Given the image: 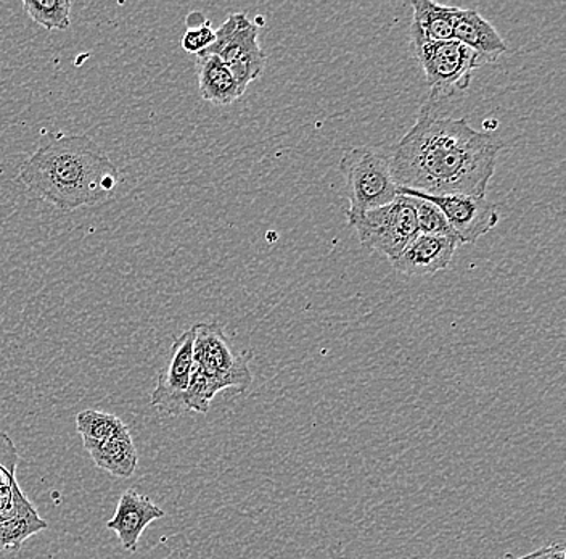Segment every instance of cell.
I'll use <instances>...</instances> for the list:
<instances>
[{
    "label": "cell",
    "instance_id": "obj_1",
    "mask_svg": "<svg viewBox=\"0 0 566 559\" xmlns=\"http://www.w3.org/2000/svg\"><path fill=\"white\" fill-rule=\"evenodd\" d=\"M502 144L467 118L438 115L428 101L391 158L399 189L427 196H486Z\"/></svg>",
    "mask_w": 566,
    "mask_h": 559
},
{
    "label": "cell",
    "instance_id": "obj_2",
    "mask_svg": "<svg viewBox=\"0 0 566 559\" xmlns=\"http://www.w3.org/2000/svg\"><path fill=\"white\" fill-rule=\"evenodd\" d=\"M18 178L38 199L73 211L108 200L119 173L91 137L49 133L21 165Z\"/></svg>",
    "mask_w": 566,
    "mask_h": 559
},
{
    "label": "cell",
    "instance_id": "obj_3",
    "mask_svg": "<svg viewBox=\"0 0 566 559\" xmlns=\"http://www.w3.org/2000/svg\"><path fill=\"white\" fill-rule=\"evenodd\" d=\"M193 368L207 381L212 397L222 391L245 394L253 382L250 363L253 353H233L224 325L219 323H197L192 325Z\"/></svg>",
    "mask_w": 566,
    "mask_h": 559
},
{
    "label": "cell",
    "instance_id": "obj_4",
    "mask_svg": "<svg viewBox=\"0 0 566 559\" xmlns=\"http://www.w3.org/2000/svg\"><path fill=\"white\" fill-rule=\"evenodd\" d=\"M410 52L423 70L431 101L469 90L473 73L488 65L483 56L454 41H428L410 34Z\"/></svg>",
    "mask_w": 566,
    "mask_h": 559
},
{
    "label": "cell",
    "instance_id": "obj_5",
    "mask_svg": "<svg viewBox=\"0 0 566 559\" xmlns=\"http://www.w3.org/2000/svg\"><path fill=\"white\" fill-rule=\"evenodd\" d=\"M339 169L345 176L348 189V218L391 204L399 196V186L392 176L391 158L377 148H352L343 155Z\"/></svg>",
    "mask_w": 566,
    "mask_h": 559
},
{
    "label": "cell",
    "instance_id": "obj_6",
    "mask_svg": "<svg viewBox=\"0 0 566 559\" xmlns=\"http://www.w3.org/2000/svg\"><path fill=\"white\" fill-rule=\"evenodd\" d=\"M348 222L356 229L360 246L384 255L389 261L399 257L419 235L412 201L402 194L391 204L348 218Z\"/></svg>",
    "mask_w": 566,
    "mask_h": 559
},
{
    "label": "cell",
    "instance_id": "obj_7",
    "mask_svg": "<svg viewBox=\"0 0 566 559\" xmlns=\"http://www.w3.org/2000/svg\"><path fill=\"white\" fill-rule=\"evenodd\" d=\"M258 28L245 13H233L216 30L211 48L200 54L219 56L243 91L263 74L268 63V56L260 45Z\"/></svg>",
    "mask_w": 566,
    "mask_h": 559
},
{
    "label": "cell",
    "instance_id": "obj_8",
    "mask_svg": "<svg viewBox=\"0 0 566 559\" xmlns=\"http://www.w3.org/2000/svg\"><path fill=\"white\" fill-rule=\"evenodd\" d=\"M402 196H417L437 205L463 246H473L499 225V210L493 201L472 196H427L413 190L399 189Z\"/></svg>",
    "mask_w": 566,
    "mask_h": 559
},
{
    "label": "cell",
    "instance_id": "obj_9",
    "mask_svg": "<svg viewBox=\"0 0 566 559\" xmlns=\"http://www.w3.org/2000/svg\"><path fill=\"white\" fill-rule=\"evenodd\" d=\"M192 328L184 331L172 343L168 361L159 371L157 387L150 395V405L165 415L179 416L186 413L184 395L189 387L193 370Z\"/></svg>",
    "mask_w": 566,
    "mask_h": 559
},
{
    "label": "cell",
    "instance_id": "obj_10",
    "mask_svg": "<svg viewBox=\"0 0 566 559\" xmlns=\"http://www.w3.org/2000/svg\"><path fill=\"white\" fill-rule=\"evenodd\" d=\"M459 246L455 237L417 235L391 265L396 271L409 278L437 275L451 265Z\"/></svg>",
    "mask_w": 566,
    "mask_h": 559
},
{
    "label": "cell",
    "instance_id": "obj_11",
    "mask_svg": "<svg viewBox=\"0 0 566 559\" xmlns=\"http://www.w3.org/2000/svg\"><path fill=\"white\" fill-rule=\"evenodd\" d=\"M165 516L166 513L158 508L150 497L139 494L134 488H127L119 498L115 516L106 522V529L113 530L118 536L124 550L136 553L140 536L148 524Z\"/></svg>",
    "mask_w": 566,
    "mask_h": 559
},
{
    "label": "cell",
    "instance_id": "obj_12",
    "mask_svg": "<svg viewBox=\"0 0 566 559\" xmlns=\"http://www.w3.org/2000/svg\"><path fill=\"white\" fill-rule=\"evenodd\" d=\"M454 41L483 56L488 65L497 62L499 56L507 52L504 39L476 10L455 9Z\"/></svg>",
    "mask_w": 566,
    "mask_h": 559
},
{
    "label": "cell",
    "instance_id": "obj_13",
    "mask_svg": "<svg viewBox=\"0 0 566 559\" xmlns=\"http://www.w3.org/2000/svg\"><path fill=\"white\" fill-rule=\"evenodd\" d=\"M197 72L201 99L210 104L226 107L245 94L229 66L219 56H197Z\"/></svg>",
    "mask_w": 566,
    "mask_h": 559
},
{
    "label": "cell",
    "instance_id": "obj_14",
    "mask_svg": "<svg viewBox=\"0 0 566 559\" xmlns=\"http://www.w3.org/2000/svg\"><path fill=\"white\" fill-rule=\"evenodd\" d=\"M455 9L458 7L441 6L431 0H413L410 34L428 41H452Z\"/></svg>",
    "mask_w": 566,
    "mask_h": 559
},
{
    "label": "cell",
    "instance_id": "obj_15",
    "mask_svg": "<svg viewBox=\"0 0 566 559\" xmlns=\"http://www.w3.org/2000/svg\"><path fill=\"white\" fill-rule=\"evenodd\" d=\"M88 455L98 468L124 479L133 477L139 465V455L129 429L98 445Z\"/></svg>",
    "mask_w": 566,
    "mask_h": 559
},
{
    "label": "cell",
    "instance_id": "obj_16",
    "mask_svg": "<svg viewBox=\"0 0 566 559\" xmlns=\"http://www.w3.org/2000/svg\"><path fill=\"white\" fill-rule=\"evenodd\" d=\"M76 429L83 437L84 451L88 453L129 427L112 413L84 410L76 416Z\"/></svg>",
    "mask_w": 566,
    "mask_h": 559
},
{
    "label": "cell",
    "instance_id": "obj_17",
    "mask_svg": "<svg viewBox=\"0 0 566 559\" xmlns=\"http://www.w3.org/2000/svg\"><path fill=\"white\" fill-rule=\"evenodd\" d=\"M24 12L34 23L49 31H65L71 24L70 0H23Z\"/></svg>",
    "mask_w": 566,
    "mask_h": 559
},
{
    "label": "cell",
    "instance_id": "obj_18",
    "mask_svg": "<svg viewBox=\"0 0 566 559\" xmlns=\"http://www.w3.org/2000/svg\"><path fill=\"white\" fill-rule=\"evenodd\" d=\"M412 201L413 210H416L417 231L419 235L455 237L448 219L437 205L422 199V197L407 196ZM458 239V237H455ZM459 240V239H458Z\"/></svg>",
    "mask_w": 566,
    "mask_h": 559
},
{
    "label": "cell",
    "instance_id": "obj_19",
    "mask_svg": "<svg viewBox=\"0 0 566 559\" xmlns=\"http://www.w3.org/2000/svg\"><path fill=\"white\" fill-rule=\"evenodd\" d=\"M187 31L182 37V49L189 54L200 55L211 48L216 39L210 20L200 12H192L186 20Z\"/></svg>",
    "mask_w": 566,
    "mask_h": 559
},
{
    "label": "cell",
    "instance_id": "obj_20",
    "mask_svg": "<svg viewBox=\"0 0 566 559\" xmlns=\"http://www.w3.org/2000/svg\"><path fill=\"white\" fill-rule=\"evenodd\" d=\"M504 559H566L565 541H552L547 547L539 548V550L522 558H516L512 553H505Z\"/></svg>",
    "mask_w": 566,
    "mask_h": 559
}]
</instances>
